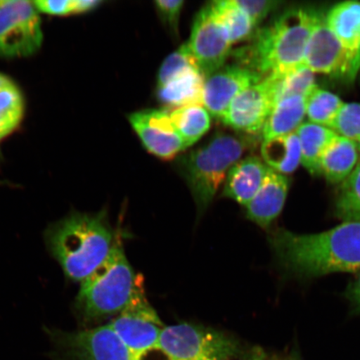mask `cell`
Here are the masks:
<instances>
[{"label":"cell","instance_id":"4fadbf2b","mask_svg":"<svg viewBox=\"0 0 360 360\" xmlns=\"http://www.w3.org/2000/svg\"><path fill=\"white\" fill-rule=\"evenodd\" d=\"M129 121L146 150L160 159L172 160L186 150L169 114L160 110L132 112Z\"/></svg>","mask_w":360,"mask_h":360},{"label":"cell","instance_id":"e575fe53","mask_svg":"<svg viewBox=\"0 0 360 360\" xmlns=\"http://www.w3.org/2000/svg\"><path fill=\"white\" fill-rule=\"evenodd\" d=\"M282 360H303V359L301 357L298 349H292L291 352Z\"/></svg>","mask_w":360,"mask_h":360},{"label":"cell","instance_id":"7a4b0ae2","mask_svg":"<svg viewBox=\"0 0 360 360\" xmlns=\"http://www.w3.org/2000/svg\"><path fill=\"white\" fill-rule=\"evenodd\" d=\"M315 11L301 7L289 8L259 30L250 45L232 51L231 56L238 65L263 78L282 77L291 73L304 65Z\"/></svg>","mask_w":360,"mask_h":360},{"label":"cell","instance_id":"3957f363","mask_svg":"<svg viewBox=\"0 0 360 360\" xmlns=\"http://www.w3.org/2000/svg\"><path fill=\"white\" fill-rule=\"evenodd\" d=\"M112 232L105 214L73 213L53 224L45 233L49 250L65 276L82 282L109 255Z\"/></svg>","mask_w":360,"mask_h":360},{"label":"cell","instance_id":"f1b7e54d","mask_svg":"<svg viewBox=\"0 0 360 360\" xmlns=\"http://www.w3.org/2000/svg\"><path fill=\"white\" fill-rule=\"evenodd\" d=\"M191 68L199 69L191 48L186 42L183 44L176 51L170 53L161 65L158 74L157 87L162 86L175 76Z\"/></svg>","mask_w":360,"mask_h":360},{"label":"cell","instance_id":"5bb4252c","mask_svg":"<svg viewBox=\"0 0 360 360\" xmlns=\"http://www.w3.org/2000/svg\"><path fill=\"white\" fill-rule=\"evenodd\" d=\"M263 79L262 76L244 66L224 65L206 78L202 105L210 115L221 120L238 94Z\"/></svg>","mask_w":360,"mask_h":360},{"label":"cell","instance_id":"f546056e","mask_svg":"<svg viewBox=\"0 0 360 360\" xmlns=\"http://www.w3.org/2000/svg\"><path fill=\"white\" fill-rule=\"evenodd\" d=\"M338 136L360 145V103H345L330 126Z\"/></svg>","mask_w":360,"mask_h":360},{"label":"cell","instance_id":"83f0119b","mask_svg":"<svg viewBox=\"0 0 360 360\" xmlns=\"http://www.w3.org/2000/svg\"><path fill=\"white\" fill-rule=\"evenodd\" d=\"M335 214L344 222H360V161L342 184L337 198Z\"/></svg>","mask_w":360,"mask_h":360},{"label":"cell","instance_id":"d590c367","mask_svg":"<svg viewBox=\"0 0 360 360\" xmlns=\"http://www.w3.org/2000/svg\"><path fill=\"white\" fill-rule=\"evenodd\" d=\"M359 150L360 152V145H358Z\"/></svg>","mask_w":360,"mask_h":360},{"label":"cell","instance_id":"836d02e7","mask_svg":"<svg viewBox=\"0 0 360 360\" xmlns=\"http://www.w3.org/2000/svg\"><path fill=\"white\" fill-rule=\"evenodd\" d=\"M348 298L355 309L360 312V274L357 281L349 287Z\"/></svg>","mask_w":360,"mask_h":360},{"label":"cell","instance_id":"9c48e42d","mask_svg":"<svg viewBox=\"0 0 360 360\" xmlns=\"http://www.w3.org/2000/svg\"><path fill=\"white\" fill-rule=\"evenodd\" d=\"M304 65L332 77L353 80L360 67V51L346 49L333 34L323 13L315 11L311 34L306 45Z\"/></svg>","mask_w":360,"mask_h":360},{"label":"cell","instance_id":"ba28073f","mask_svg":"<svg viewBox=\"0 0 360 360\" xmlns=\"http://www.w3.org/2000/svg\"><path fill=\"white\" fill-rule=\"evenodd\" d=\"M34 1L0 0V58H26L41 48V19Z\"/></svg>","mask_w":360,"mask_h":360},{"label":"cell","instance_id":"ac0fdd59","mask_svg":"<svg viewBox=\"0 0 360 360\" xmlns=\"http://www.w3.org/2000/svg\"><path fill=\"white\" fill-rule=\"evenodd\" d=\"M298 135L301 164L313 175L321 174L322 157L339 136L323 126L305 122L296 130Z\"/></svg>","mask_w":360,"mask_h":360},{"label":"cell","instance_id":"52a82bcc","mask_svg":"<svg viewBox=\"0 0 360 360\" xmlns=\"http://www.w3.org/2000/svg\"><path fill=\"white\" fill-rule=\"evenodd\" d=\"M46 333L63 360H139L110 323L71 332L47 328Z\"/></svg>","mask_w":360,"mask_h":360},{"label":"cell","instance_id":"6da1fadb","mask_svg":"<svg viewBox=\"0 0 360 360\" xmlns=\"http://www.w3.org/2000/svg\"><path fill=\"white\" fill-rule=\"evenodd\" d=\"M269 240L281 266L300 277L360 270L359 221H345L312 235L278 229Z\"/></svg>","mask_w":360,"mask_h":360},{"label":"cell","instance_id":"7402d4cb","mask_svg":"<svg viewBox=\"0 0 360 360\" xmlns=\"http://www.w3.org/2000/svg\"><path fill=\"white\" fill-rule=\"evenodd\" d=\"M357 143L338 137L328 147L321 162V174L332 184L344 182L359 163Z\"/></svg>","mask_w":360,"mask_h":360},{"label":"cell","instance_id":"4316f807","mask_svg":"<svg viewBox=\"0 0 360 360\" xmlns=\"http://www.w3.org/2000/svg\"><path fill=\"white\" fill-rule=\"evenodd\" d=\"M314 75V72L303 65L282 77L269 76L274 84L276 103L291 96L306 98L317 86Z\"/></svg>","mask_w":360,"mask_h":360},{"label":"cell","instance_id":"d6a6232c","mask_svg":"<svg viewBox=\"0 0 360 360\" xmlns=\"http://www.w3.org/2000/svg\"><path fill=\"white\" fill-rule=\"evenodd\" d=\"M184 4L183 0H157L155 6L162 21L172 32L177 34L180 13Z\"/></svg>","mask_w":360,"mask_h":360},{"label":"cell","instance_id":"d4e9b609","mask_svg":"<svg viewBox=\"0 0 360 360\" xmlns=\"http://www.w3.org/2000/svg\"><path fill=\"white\" fill-rule=\"evenodd\" d=\"M216 15L227 29L231 43L237 44L253 36L255 26L236 0L211 2Z\"/></svg>","mask_w":360,"mask_h":360},{"label":"cell","instance_id":"484cf974","mask_svg":"<svg viewBox=\"0 0 360 360\" xmlns=\"http://www.w3.org/2000/svg\"><path fill=\"white\" fill-rule=\"evenodd\" d=\"M306 115L310 123L330 129L345 103L328 90L315 87L305 98Z\"/></svg>","mask_w":360,"mask_h":360},{"label":"cell","instance_id":"1f68e13d","mask_svg":"<svg viewBox=\"0 0 360 360\" xmlns=\"http://www.w3.org/2000/svg\"><path fill=\"white\" fill-rule=\"evenodd\" d=\"M236 3L250 17L255 28L281 4L274 0H236Z\"/></svg>","mask_w":360,"mask_h":360},{"label":"cell","instance_id":"9a60e30c","mask_svg":"<svg viewBox=\"0 0 360 360\" xmlns=\"http://www.w3.org/2000/svg\"><path fill=\"white\" fill-rule=\"evenodd\" d=\"M290 184L286 175L269 168L262 186L245 206L247 217L260 227H269L285 206Z\"/></svg>","mask_w":360,"mask_h":360},{"label":"cell","instance_id":"d6986e66","mask_svg":"<svg viewBox=\"0 0 360 360\" xmlns=\"http://www.w3.org/2000/svg\"><path fill=\"white\" fill-rule=\"evenodd\" d=\"M328 28L352 51H360V2L350 0L337 4L326 15Z\"/></svg>","mask_w":360,"mask_h":360},{"label":"cell","instance_id":"5b68a950","mask_svg":"<svg viewBox=\"0 0 360 360\" xmlns=\"http://www.w3.org/2000/svg\"><path fill=\"white\" fill-rule=\"evenodd\" d=\"M247 141L238 135L217 133L179 159L180 172L191 188L199 214L208 208L229 169L244 155Z\"/></svg>","mask_w":360,"mask_h":360},{"label":"cell","instance_id":"e0dca14e","mask_svg":"<svg viewBox=\"0 0 360 360\" xmlns=\"http://www.w3.org/2000/svg\"><path fill=\"white\" fill-rule=\"evenodd\" d=\"M205 79L199 69L191 68L157 87L158 100L165 106L176 109L202 105Z\"/></svg>","mask_w":360,"mask_h":360},{"label":"cell","instance_id":"8992f818","mask_svg":"<svg viewBox=\"0 0 360 360\" xmlns=\"http://www.w3.org/2000/svg\"><path fill=\"white\" fill-rule=\"evenodd\" d=\"M158 349L167 360H231L241 352L231 337L187 323L165 327Z\"/></svg>","mask_w":360,"mask_h":360},{"label":"cell","instance_id":"cb8c5ba5","mask_svg":"<svg viewBox=\"0 0 360 360\" xmlns=\"http://www.w3.org/2000/svg\"><path fill=\"white\" fill-rule=\"evenodd\" d=\"M25 102L17 85L0 74V141L19 126L24 116Z\"/></svg>","mask_w":360,"mask_h":360},{"label":"cell","instance_id":"277c9868","mask_svg":"<svg viewBox=\"0 0 360 360\" xmlns=\"http://www.w3.org/2000/svg\"><path fill=\"white\" fill-rule=\"evenodd\" d=\"M141 286L122 246L112 245L100 266L81 282L75 311L85 323L120 314Z\"/></svg>","mask_w":360,"mask_h":360},{"label":"cell","instance_id":"603a6c76","mask_svg":"<svg viewBox=\"0 0 360 360\" xmlns=\"http://www.w3.org/2000/svg\"><path fill=\"white\" fill-rule=\"evenodd\" d=\"M169 116L186 148L195 145L210 128V115L202 105L178 108Z\"/></svg>","mask_w":360,"mask_h":360},{"label":"cell","instance_id":"ffe728a7","mask_svg":"<svg viewBox=\"0 0 360 360\" xmlns=\"http://www.w3.org/2000/svg\"><path fill=\"white\" fill-rule=\"evenodd\" d=\"M305 102L304 96H291L278 101L264 126V141L296 132L304 123Z\"/></svg>","mask_w":360,"mask_h":360},{"label":"cell","instance_id":"44dd1931","mask_svg":"<svg viewBox=\"0 0 360 360\" xmlns=\"http://www.w3.org/2000/svg\"><path fill=\"white\" fill-rule=\"evenodd\" d=\"M264 164L277 173L289 174L301 164V150L296 132L265 139L261 146Z\"/></svg>","mask_w":360,"mask_h":360},{"label":"cell","instance_id":"30bf717a","mask_svg":"<svg viewBox=\"0 0 360 360\" xmlns=\"http://www.w3.org/2000/svg\"><path fill=\"white\" fill-rule=\"evenodd\" d=\"M110 325L139 360L158 349L164 328L155 309L146 300L142 286L128 307Z\"/></svg>","mask_w":360,"mask_h":360},{"label":"cell","instance_id":"8fae6325","mask_svg":"<svg viewBox=\"0 0 360 360\" xmlns=\"http://www.w3.org/2000/svg\"><path fill=\"white\" fill-rule=\"evenodd\" d=\"M205 79L224 66L232 53L226 28L209 3L197 13L187 42Z\"/></svg>","mask_w":360,"mask_h":360},{"label":"cell","instance_id":"2e32d148","mask_svg":"<svg viewBox=\"0 0 360 360\" xmlns=\"http://www.w3.org/2000/svg\"><path fill=\"white\" fill-rule=\"evenodd\" d=\"M269 167L256 156L238 161L225 179L223 195L246 206L259 190Z\"/></svg>","mask_w":360,"mask_h":360},{"label":"cell","instance_id":"7c38bea8","mask_svg":"<svg viewBox=\"0 0 360 360\" xmlns=\"http://www.w3.org/2000/svg\"><path fill=\"white\" fill-rule=\"evenodd\" d=\"M276 103L272 80L264 78L238 94L223 116L222 122L238 132L253 134L262 131Z\"/></svg>","mask_w":360,"mask_h":360},{"label":"cell","instance_id":"4dcf8cb0","mask_svg":"<svg viewBox=\"0 0 360 360\" xmlns=\"http://www.w3.org/2000/svg\"><path fill=\"white\" fill-rule=\"evenodd\" d=\"M39 13L55 16L81 15L96 10L103 3L102 0H38L34 1Z\"/></svg>","mask_w":360,"mask_h":360}]
</instances>
